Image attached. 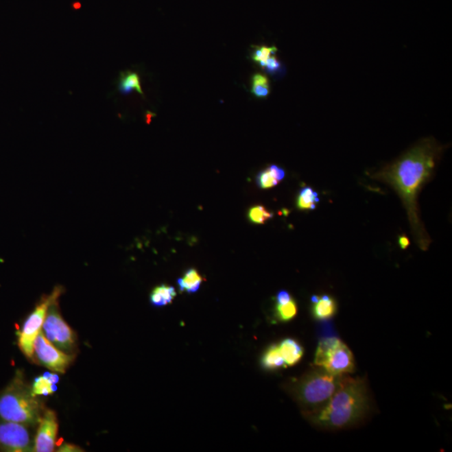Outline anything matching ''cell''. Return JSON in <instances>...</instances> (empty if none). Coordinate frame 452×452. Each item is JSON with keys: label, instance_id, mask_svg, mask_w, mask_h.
Listing matches in <instances>:
<instances>
[{"label": "cell", "instance_id": "obj_1", "mask_svg": "<svg viewBox=\"0 0 452 452\" xmlns=\"http://www.w3.org/2000/svg\"><path fill=\"white\" fill-rule=\"evenodd\" d=\"M443 147L433 139L421 140L405 154L372 178L389 185L401 197L407 211L410 227L418 246L427 250L431 240L420 219L417 197L434 174Z\"/></svg>", "mask_w": 452, "mask_h": 452}, {"label": "cell", "instance_id": "obj_2", "mask_svg": "<svg viewBox=\"0 0 452 452\" xmlns=\"http://www.w3.org/2000/svg\"><path fill=\"white\" fill-rule=\"evenodd\" d=\"M370 402L366 382L345 374L339 389L329 402L304 416L315 427L324 430H343L353 427L367 416Z\"/></svg>", "mask_w": 452, "mask_h": 452}, {"label": "cell", "instance_id": "obj_3", "mask_svg": "<svg viewBox=\"0 0 452 452\" xmlns=\"http://www.w3.org/2000/svg\"><path fill=\"white\" fill-rule=\"evenodd\" d=\"M44 412L26 383L22 372L17 371L12 381L0 393V419L35 427Z\"/></svg>", "mask_w": 452, "mask_h": 452}, {"label": "cell", "instance_id": "obj_4", "mask_svg": "<svg viewBox=\"0 0 452 452\" xmlns=\"http://www.w3.org/2000/svg\"><path fill=\"white\" fill-rule=\"evenodd\" d=\"M344 375L333 374L317 366L288 383L287 390L301 406L304 415L324 406L339 389Z\"/></svg>", "mask_w": 452, "mask_h": 452}, {"label": "cell", "instance_id": "obj_5", "mask_svg": "<svg viewBox=\"0 0 452 452\" xmlns=\"http://www.w3.org/2000/svg\"><path fill=\"white\" fill-rule=\"evenodd\" d=\"M314 364L337 375L351 374L355 371V359L350 349L337 337L319 342Z\"/></svg>", "mask_w": 452, "mask_h": 452}, {"label": "cell", "instance_id": "obj_6", "mask_svg": "<svg viewBox=\"0 0 452 452\" xmlns=\"http://www.w3.org/2000/svg\"><path fill=\"white\" fill-rule=\"evenodd\" d=\"M63 294V287H56L50 295H45L25 319L21 330L18 333V346L26 358L33 360L34 344L40 332L43 330L45 316L49 307L56 299H59Z\"/></svg>", "mask_w": 452, "mask_h": 452}, {"label": "cell", "instance_id": "obj_7", "mask_svg": "<svg viewBox=\"0 0 452 452\" xmlns=\"http://www.w3.org/2000/svg\"><path fill=\"white\" fill-rule=\"evenodd\" d=\"M58 300H54L49 307L43 332L45 337L57 348L71 355L77 344V334L60 314Z\"/></svg>", "mask_w": 452, "mask_h": 452}, {"label": "cell", "instance_id": "obj_8", "mask_svg": "<svg viewBox=\"0 0 452 452\" xmlns=\"http://www.w3.org/2000/svg\"><path fill=\"white\" fill-rule=\"evenodd\" d=\"M0 451L30 452L35 451V436L28 425L0 419Z\"/></svg>", "mask_w": 452, "mask_h": 452}, {"label": "cell", "instance_id": "obj_9", "mask_svg": "<svg viewBox=\"0 0 452 452\" xmlns=\"http://www.w3.org/2000/svg\"><path fill=\"white\" fill-rule=\"evenodd\" d=\"M74 359V355L57 348L45 337L41 330L34 344V361L56 373L64 374Z\"/></svg>", "mask_w": 452, "mask_h": 452}, {"label": "cell", "instance_id": "obj_10", "mask_svg": "<svg viewBox=\"0 0 452 452\" xmlns=\"http://www.w3.org/2000/svg\"><path fill=\"white\" fill-rule=\"evenodd\" d=\"M37 427L34 451H54L59 428L55 412L52 409H44Z\"/></svg>", "mask_w": 452, "mask_h": 452}, {"label": "cell", "instance_id": "obj_11", "mask_svg": "<svg viewBox=\"0 0 452 452\" xmlns=\"http://www.w3.org/2000/svg\"><path fill=\"white\" fill-rule=\"evenodd\" d=\"M311 300L313 304V314L318 320H326L335 314L337 304L329 295L313 296Z\"/></svg>", "mask_w": 452, "mask_h": 452}, {"label": "cell", "instance_id": "obj_12", "mask_svg": "<svg viewBox=\"0 0 452 452\" xmlns=\"http://www.w3.org/2000/svg\"><path fill=\"white\" fill-rule=\"evenodd\" d=\"M286 176V172L280 167L272 165L262 170L257 177V184L262 189L275 187Z\"/></svg>", "mask_w": 452, "mask_h": 452}, {"label": "cell", "instance_id": "obj_13", "mask_svg": "<svg viewBox=\"0 0 452 452\" xmlns=\"http://www.w3.org/2000/svg\"><path fill=\"white\" fill-rule=\"evenodd\" d=\"M278 346L286 366H294L302 359L303 348L298 341L292 339L284 340Z\"/></svg>", "mask_w": 452, "mask_h": 452}, {"label": "cell", "instance_id": "obj_14", "mask_svg": "<svg viewBox=\"0 0 452 452\" xmlns=\"http://www.w3.org/2000/svg\"><path fill=\"white\" fill-rule=\"evenodd\" d=\"M176 292L174 287L163 284L156 287L150 294V302L156 307H161L169 305L176 297Z\"/></svg>", "mask_w": 452, "mask_h": 452}, {"label": "cell", "instance_id": "obj_15", "mask_svg": "<svg viewBox=\"0 0 452 452\" xmlns=\"http://www.w3.org/2000/svg\"><path fill=\"white\" fill-rule=\"evenodd\" d=\"M203 281L204 278L200 275V273L195 269L192 268L188 270L183 277L178 278L177 283L181 292H186L187 294H191L200 289Z\"/></svg>", "mask_w": 452, "mask_h": 452}, {"label": "cell", "instance_id": "obj_16", "mask_svg": "<svg viewBox=\"0 0 452 452\" xmlns=\"http://www.w3.org/2000/svg\"><path fill=\"white\" fill-rule=\"evenodd\" d=\"M119 90L123 95L130 94L132 91H136V93L143 95L141 85H140L139 77L136 72H121L119 79Z\"/></svg>", "mask_w": 452, "mask_h": 452}, {"label": "cell", "instance_id": "obj_17", "mask_svg": "<svg viewBox=\"0 0 452 452\" xmlns=\"http://www.w3.org/2000/svg\"><path fill=\"white\" fill-rule=\"evenodd\" d=\"M320 202L318 193L309 186H306L300 191L297 199V207L300 211H313Z\"/></svg>", "mask_w": 452, "mask_h": 452}, {"label": "cell", "instance_id": "obj_18", "mask_svg": "<svg viewBox=\"0 0 452 452\" xmlns=\"http://www.w3.org/2000/svg\"><path fill=\"white\" fill-rule=\"evenodd\" d=\"M261 366L265 370H276L286 366L278 345L273 344L267 349L261 358Z\"/></svg>", "mask_w": 452, "mask_h": 452}, {"label": "cell", "instance_id": "obj_19", "mask_svg": "<svg viewBox=\"0 0 452 452\" xmlns=\"http://www.w3.org/2000/svg\"><path fill=\"white\" fill-rule=\"evenodd\" d=\"M271 92L269 79L261 73L254 74L252 77V93L257 98H265Z\"/></svg>", "mask_w": 452, "mask_h": 452}, {"label": "cell", "instance_id": "obj_20", "mask_svg": "<svg viewBox=\"0 0 452 452\" xmlns=\"http://www.w3.org/2000/svg\"><path fill=\"white\" fill-rule=\"evenodd\" d=\"M34 396H49L55 392L56 387L47 376L43 375L36 378L32 385Z\"/></svg>", "mask_w": 452, "mask_h": 452}, {"label": "cell", "instance_id": "obj_21", "mask_svg": "<svg viewBox=\"0 0 452 452\" xmlns=\"http://www.w3.org/2000/svg\"><path fill=\"white\" fill-rule=\"evenodd\" d=\"M276 316L282 322H288L295 318L298 313L297 303L292 298L291 301L283 304H276Z\"/></svg>", "mask_w": 452, "mask_h": 452}, {"label": "cell", "instance_id": "obj_22", "mask_svg": "<svg viewBox=\"0 0 452 452\" xmlns=\"http://www.w3.org/2000/svg\"><path fill=\"white\" fill-rule=\"evenodd\" d=\"M272 217V212L269 211L262 205H257V206L250 208L248 212V218L250 222L257 224V225H263Z\"/></svg>", "mask_w": 452, "mask_h": 452}, {"label": "cell", "instance_id": "obj_23", "mask_svg": "<svg viewBox=\"0 0 452 452\" xmlns=\"http://www.w3.org/2000/svg\"><path fill=\"white\" fill-rule=\"evenodd\" d=\"M276 51L277 49L275 47H268L263 45V47H257L254 51L252 59L254 62L259 64L263 68L269 57L275 55Z\"/></svg>", "mask_w": 452, "mask_h": 452}, {"label": "cell", "instance_id": "obj_24", "mask_svg": "<svg viewBox=\"0 0 452 452\" xmlns=\"http://www.w3.org/2000/svg\"><path fill=\"white\" fill-rule=\"evenodd\" d=\"M263 69L269 74L276 75L282 71V63L276 58L275 55H272L265 62Z\"/></svg>", "mask_w": 452, "mask_h": 452}, {"label": "cell", "instance_id": "obj_25", "mask_svg": "<svg viewBox=\"0 0 452 452\" xmlns=\"http://www.w3.org/2000/svg\"><path fill=\"white\" fill-rule=\"evenodd\" d=\"M292 299L289 292L287 291H280L276 296V304L287 303Z\"/></svg>", "mask_w": 452, "mask_h": 452}, {"label": "cell", "instance_id": "obj_26", "mask_svg": "<svg viewBox=\"0 0 452 452\" xmlns=\"http://www.w3.org/2000/svg\"><path fill=\"white\" fill-rule=\"evenodd\" d=\"M58 451H64V452H77V451H83L82 450H80V448L78 447L77 446L72 445V444H63L62 447L59 448Z\"/></svg>", "mask_w": 452, "mask_h": 452}, {"label": "cell", "instance_id": "obj_27", "mask_svg": "<svg viewBox=\"0 0 452 452\" xmlns=\"http://www.w3.org/2000/svg\"><path fill=\"white\" fill-rule=\"evenodd\" d=\"M410 244L408 237H406L405 235H401L399 238V245H400L401 249H406L409 248Z\"/></svg>", "mask_w": 452, "mask_h": 452}, {"label": "cell", "instance_id": "obj_28", "mask_svg": "<svg viewBox=\"0 0 452 452\" xmlns=\"http://www.w3.org/2000/svg\"><path fill=\"white\" fill-rule=\"evenodd\" d=\"M45 375L47 376V377L49 379H50V381L53 383H58V381H59L58 375H57L56 374H48L47 373V374H45Z\"/></svg>", "mask_w": 452, "mask_h": 452}]
</instances>
